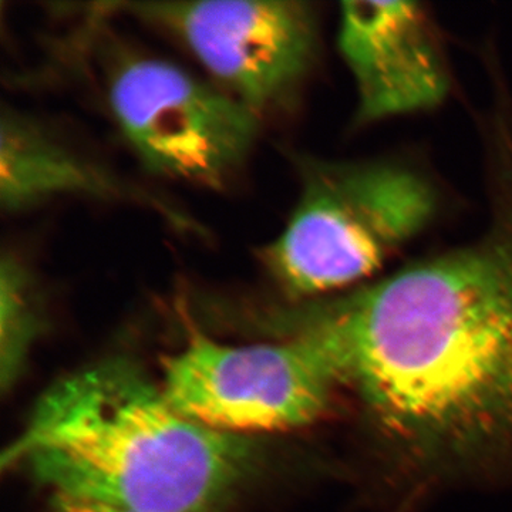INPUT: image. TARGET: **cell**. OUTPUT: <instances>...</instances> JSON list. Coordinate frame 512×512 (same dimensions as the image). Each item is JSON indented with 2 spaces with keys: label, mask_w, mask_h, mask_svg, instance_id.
<instances>
[{
  "label": "cell",
  "mask_w": 512,
  "mask_h": 512,
  "mask_svg": "<svg viewBox=\"0 0 512 512\" xmlns=\"http://www.w3.org/2000/svg\"><path fill=\"white\" fill-rule=\"evenodd\" d=\"M106 100L128 147L151 174L211 190L237 177L262 123L211 80L141 53L110 64Z\"/></svg>",
  "instance_id": "cell-4"
},
{
  "label": "cell",
  "mask_w": 512,
  "mask_h": 512,
  "mask_svg": "<svg viewBox=\"0 0 512 512\" xmlns=\"http://www.w3.org/2000/svg\"><path fill=\"white\" fill-rule=\"evenodd\" d=\"M338 47L355 84L357 123L434 109L446 99V64L419 3H342Z\"/></svg>",
  "instance_id": "cell-7"
},
{
  "label": "cell",
  "mask_w": 512,
  "mask_h": 512,
  "mask_svg": "<svg viewBox=\"0 0 512 512\" xmlns=\"http://www.w3.org/2000/svg\"><path fill=\"white\" fill-rule=\"evenodd\" d=\"M301 190L281 234L259 251L266 272L295 301L365 285L437 212L423 175L386 161L298 158Z\"/></svg>",
  "instance_id": "cell-3"
},
{
  "label": "cell",
  "mask_w": 512,
  "mask_h": 512,
  "mask_svg": "<svg viewBox=\"0 0 512 512\" xmlns=\"http://www.w3.org/2000/svg\"><path fill=\"white\" fill-rule=\"evenodd\" d=\"M410 483H512V210L466 247L309 302L293 320Z\"/></svg>",
  "instance_id": "cell-1"
},
{
  "label": "cell",
  "mask_w": 512,
  "mask_h": 512,
  "mask_svg": "<svg viewBox=\"0 0 512 512\" xmlns=\"http://www.w3.org/2000/svg\"><path fill=\"white\" fill-rule=\"evenodd\" d=\"M173 36L211 82L259 119L284 109L311 69L315 15L293 0L109 3Z\"/></svg>",
  "instance_id": "cell-6"
},
{
  "label": "cell",
  "mask_w": 512,
  "mask_h": 512,
  "mask_svg": "<svg viewBox=\"0 0 512 512\" xmlns=\"http://www.w3.org/2000/svg\"><path fill=\"white\" fill-rule=\"evenodd\" d=\"M256 466L254 441L185 416L124 357L47 389L2 456L55 498L123 512H224Z\"/></svg>",
  "instance_id": "cell-2"
},
{
  "label": "cell",
  "mask_w": 512,
  "mask_h": 512,
  "mask_svg": "<svg viewBox=\"0 0 512 512\" xmlns=\"http://www.w3.org/2000/svg\"><path fill=\"white\" fill-rule=\"evenodd\" d=\"M140 204L171 224L190 220L156 195L57 137L30 114L5 106L0 116V208L5 214L35 210L57 200Z\"/></svg>",
  "instance_id": "cell-8"
},
{
  "label": "cell",
  "mask_w": 512,
  "mask_h": 512,
  "mask_svg": "<svg viewBox=\"0 0 512 512\" xmlns=\"http://www.w3.org/2000/svg\"><path fill=\"white\" fill-rule=\"evenodd\" d=\"M289 330L284 339L251 345L195 333L164 359L165 396L190 419L237 436L318 423L335 410L342 386L318 343Z\"/></svg>",
  "instance_id": "cell-5"
},
{
  "label": "cell",
  "mask_w": 512,
  "mask_h": 512,
  "mask_svg": "<svg viewBox=\"0 0 512 512\" xmlns=\"http://www.w3.org/2000/svg\"><path fill=\"white\" fill-rule=\"evenodd\" d=\"M49 512H123L113 508L100 507V505L77 503V501L60 500L55 498Z\"/></svg>",
  "instance_id": "cell-10"
},
{
  "label": "cell",
  "mask_w": 512,
  "mask_h": 512,
  "mask_svg": "<svg viewBox=\"0 0 512 512\" xmlns=\"http://www.w3.org/2000/svg\"><path fill=\"white\" fill-rule=\"evenodd\" d=\"M35 276L15 251L0 259V319H2V376L12 382L23 353L39 330Z\"/></svg>",
  "instance_id": "cell-9"
}]
</instances>
